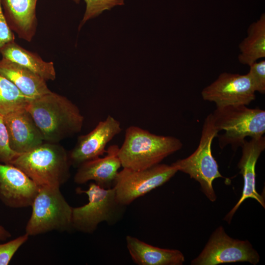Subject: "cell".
Here are the masks:
<instances>
[{"label": "cell", "mask_w": 265, "mask_h": 265, "mask_svg": "<svg viewBox=\"0 0 265 265\" xmlns=\"http://www.w3.org/2000/svg\"><path fill=\"white\" fill-rule=\"evenodd\" d=\"M26 109L45 142L58 143L82 129L84 116L77 106L52 91L31 100Z\"/></svg>", "instance_id": "obj_1"}, {"label": "cell", "mask_w": 265, "mask_h": 265, "mask_svg": "<svg viewBox=\"0 0 265 265\" xmlns=\"http://www.w3.org/2000/svg\"><path fill=\"white\" fill-rule=\"evenodd\" d=\"M182 146L181 141L175 137L156 135L132 126L126 130L118 155L123 168L142 170L160 163Z\"/></svg>", "instance_id": "obj_2"}, {"label": "cell", "mask_w": 265, "mask_h": 265, "mask_svg": "<svg viewBox=\"0 0 265 265\" xmlns=\"http://www.w3.org/2000/svg\"><path fill=\"white\" fill-rule=\"evenodd\" d=\"M9 164L23 171L38 186L60 187L70 177L68 153L58 143L44 141L19 154Z\"/></svg>", "instance_id": "obj_3"}, {"label": "cell", "mask_w": 265, "mask_h": 265, "mask_svg": "<svg viewBox=\"0 0 265 265\" xmlns=\"http://www.w3.org/2000/svg\"><path fill=\"white\" fill-rule=\"evenodd\" d=\"M212 114L218 131L217 135L221 149L231 145L234 150L241 147L246 137L258 138L265 132V111L251 108L245 105L216 107Z\"/></svg>", "instance_id": "obj_4"}, {"label": "cell", "mask_w": 265, "mask_h": 265, "mask_svg": "<svg viewBox=\"0 0 265 265\" xmlns=\"http://www.w3.org/2000/svg\"><path fill=\"white\" fill-rule=\"evenodd\" d=\"M77 192L86 194L88 202L82 206L72 208V228L84 233H93L103 222L113 225L119 221L125 212L126 206L116 199L114 187L104 188L91 183L86 190Z\"/></svg>", "instance_id": "obj_5"}, {"label": "cell", "mask_w": 265, "mask_h": 265, "mask_svg": "<svg viewBox=\"0 0 265 265\" xmlns=\"http://www.w3.org/2000/svg\"><path fill=\"white\" fill-rule=\"evenodd\" d=\"M218 132L210 113L204 120L199 143L195 151L188 157L171 164L178 171L187 174L197 181L202 191L211 202L216 200L212 186L213 181L219 178H224L212 152L213 139L217 136Z\"/></svg>", "instance_id": "obj_6"}, {"label": "cell", "mask_w": 265, "mask_h": 265, "mask_svg": "<svg viewBox=\"0 0 265 265\" xmlns=\"http://www.w3.org/2000/svg\"><path fill=\"white\" fill-rule=\"evenodd\" d=\"M60 187L39 186L32 203L31 216L26 226V234L34 236L52 231L69 230L72 227V208Z\"/></svg>", "instance_id": "obj_7"}, {"label": "cell", "mask_w": 265, "mask_h": 265, "mask_svg": "<svg viewBox=\"0 0 265 265\" xmlns=\"http://www.w3.org/2000/svg\"><path fill=\"white\" fill-rule=\"evenodd\" d=\"M178 172L172 164L159 163L142 170L126 168L118 172L114 186L119 203L128 206L168 182Z\"/></svg>", "instance_id": "obj_8"}, {"label": "cell", "mask_w": 265, "mask_h": 265, "mask_svg": "<svg viewBox=\"0 0 265 265\" xmlns=\"http://www.w3.org/2000/svg\"><path fill=\"white\" fill-rule=\"evenodd\" d=\"M260 257L247 240L235 239L226 233L222 226L210 236L198 256L191 262L192 265H217L235 262L258 264Z\"/></svg>", "instance_id": "obj_9"}, {"label": "cell", "mask_w": 265, "mask_h": 265, "mask_svg": "<svg viewBox=\"0 0 265 265\" xmlns=\"http://www.w3.org/2000/svg\"><path fill=\"white\" fill-rule=\"evenodd\" d=\"M256 91L248 75L227 72L220 74L201 92L203 99L216 107L247 106L256 98Z\"/></svg>", "instance_id": "obj_10"}, {"label": "cell", "mask_w": 265, "mask_h": 265, "mask_svg": "<svg viewBox=\"0 0 265 265\" xmlns=\"http://www.w3.org/2000/svg\"><path fill=\"white\" fill-rule=\"evenodd\" d=\"M122 131L121 124L108 115L88 133L78 137L74 147L68 153L71 165L78 167L82 163L103 156L107 143Z\"/></svg>", "instance_id": "obj_11"}, {"label": "cell", "mask_w": 265, "mask_h": 265, "mask_svg": "<svg viewBox=\"0 0 265 265\" xmlns=\"http://www.w3.org/2000/svg\"><path fill=\"white\" fill-rule=\"evenodd\" d=\"M39 186L15 166L0 162V200L12 208L31 206Z\"/></svg>", "instance_id": "obj_12"}, {"label": "cell", "mask_w": 265, "mask_h": 265, "mask_svg": "<svg viewBox=\"0 0 265 265\" xmlns=\"http://www.w3.org/2000/svg\"><path fill=\"white\" fill-rule=\"evenodd\" d=\"M241 156L238 164L239 173L243 179V186L240 198L224 218V220L230 224L232 219L241 204L248 198L256 200L264 208H265L264 197L259 194L256 188V165L261 153L265 149V137L251 138L246 139L240 147Z\"/></svg>", "instance_id": "obj_13"}, {"label": "cell", "mask_w": 265, "mask_h": 265, "mask_svg": "<svg viewBox=\"0 0 265 265\" xmlns=\"http://www.w3.org/2000/svg\"><path fill=\"white\" fill-rule=\"evenodd\" d=\"M3 118L9 146L15 152L26 153L44 142L42 133L26 108L10 112L3 115Z\"/></svg>", "instance_id": "obj_14"}, {"label": "cell", "mask_w": 265, "mask_h": 265, "mask_svg": "<svg viewBox=\"0 0 265 265\" xmlns=\"http://www.w3.org/2000/svg\"><path fill=\"white\" fill-rule=\"evenodd\" d=\"M119 148L117 145H111L106 150L104 157H98L81 164L78 167L74 182L82 185L94 181L101 187H112L121 166L118 155Z\"/></svg>", "instance_id": "obj_15"}, {"label": "cell", "mask_w": 265, "mask_h": 265, "mask_svg": "<svg viewBox=\"0 0 265 265\" xmlns=\"http://www.w3.org/2000/svg\"><path fill=\"white\" fill-rule=\"evenodd\" d=\"M0 75L12 82L32 100L52 92L46 81L30 70L8 59L0 60Z\"/></svg>", "instance_id": "obj_16"}, {"label": "cell", "mask_w": 265, "mask_h": 265, "mask_svg": "<svg viewBox=\"0 0 265 265\" xmlns=\"http://www.w3.org/2000/svg\"><path fill=\"white\" fill-rule=\"evenodd\" d=\"M126 240L132 260L137 265H182L185 261L180 250L154 246L131 236H127Z\"/></svg>", "instance_id": "obj_17"}, {"label": "cell", "mask_w": 265, "mask_h": 265, "mask_svg": "<svg viewBox=\"0 0 265 265\" xmlns=\"http://www.w3.org/2000/svg\"><path fill=\"white\" fill-rule=\"evenodd\" d=\"M37 0H1L11 27L19 37L30 42L36 30Z\"/></svg>", "instance_id": "obj_18"}, {"label": "cell", "mask_w": 265, "mask_h": 265, "mask_svg": "<svg viewBox=\"0 0 265 265\" xmlns=\"http://www.w3.org/2000/svg\"><path fill=\"white\" fill-rule=\"evenodd\" d=\"M0 51L3 58L30 70L46 81L53 80L56 78L53 62L43 60L37 54L26 50L14 41L6 44Z\"/></svg>", "instance_id": "obj_19"}, {"label": "cell", "mask_w": 265, "mask_h": 265, "mask_svg": "<svg viewBox=\"0 0 265 265\" xmlns=\"http://www.w3.org/2000/svg\"><path fill=\"white\" fill-rule=\"evenodd\" d=\"M239 62L248 66L265 57V14L253 22L247 29V36L238 45Z\"/></svg>", "instance_id": "obj_20"}, {"label": "cell", "mask_w": 265, "mask_h": 265, "mask_svg": "<svg viewBox=\"0 0 265 265\" xmlns=\"http://www.w3.org/2000/svg\"><path fill=\"white\" fill-rule=\"evenodd\" d=\"M30 101L12 82L0 75V115L26 108Z\"/></svg>", "instance_id": "obj_21"}, {"label": "cell", "mask_w": 265, "mask_h": 265, "mask_svg": "<svg viewBox=\"0 0 265 265\" xmlns=\"http://www.w3.org/2000/svg\"><path fill=\"white\" fill-rule=\"evenodd\" d=\"M86 9L80 27L88 20L94 18L106 10L124 4V0H84Z\"/></svg>", "instance_id": "obj_22"}, {"label": "cell", "mask_w": 265, "mask_h": 265, "mask_svg": "<svg viewBox=\"0 0 265 265\" xmlns=\"http://www.w3.org/2000/svg\"><path fill=\"white\" fill-rule=\"evenodd\" d=\"M26 234L3 244H0V265H8L15 253L28 239Z\"/></svg>", "instance_id": "obj_23"}, {"label": "cell", "mask_w": 265, "mask_h": 265, "mask_svg": "<svg viewBox=\"0 0 265 265\" xmlns=\"http://www.w3.org/2000/svg\"><path fill=\"white\" fill-rule=\"evenodd\" d=\"M247 73L256 92L265 93V60L256 61L249 66Z\"/></svg>", "instance_id": "obj_24"}, {"label": "cell", "mask_w": 265, "mask_h": 265, "mask_svg": "<svg viewBox=\"0 0 265 265\" xmlns=\"http://www.w3.org/2000/svg\"><path fill=\"white\" fill-rule=\"evenodd\" d=\"M18 155L9 146L3 116L0 115V162L9 164Z\"/></svg>", "instance_id": "obj_25"}, {"label": "cell", "mask_w": 265, "mask_h": 265, "mask_svg": "<svg viewBox=\"0 0 265 265\" xmlns=\"http://www.w3.org/2000/svg\"><path fill=\"white\" fill-rule=\"evenodd\" d=\"M14 41V36L8 26L0 0V50L6 44Z\"/></svg>", "instance_id": "obj_26"}, {"label": "cell", "mask_w": 265, "mask_h": 265, "mask_svg": "<svg viewBox=\"0 0 265 265\" xmlns=\"http://www.w3.org/2000/svg\"><path fill=\"white\" fill-rule=\"evenodd\" d=\"M11 236L10 233L0 225V240H5Z\"/></svg>", "instance_id": "obj_27"}, {"label": "cell", "mask_w": 265, "mask_h": 265, "mask_svg": "<svg viewBox=\"0 0 265 265\" xmlns=\"http://www.w3.org/2000/svg\"><path fill=\"white\" fill-rule=\"evenodd\" d=\"M75 1H76V2H78L80 0H74Z\"/></svg>", "instance_id": "obj_28"}]
</instances>
